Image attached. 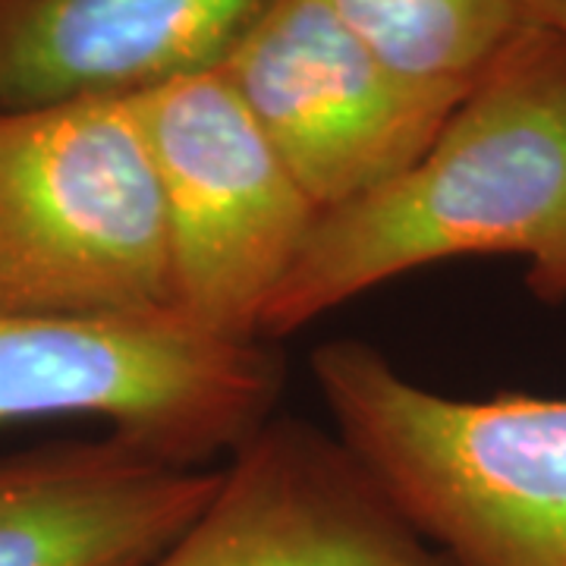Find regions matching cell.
I'll return each instance as SVG.
<instances>
[{
    "label": "cell",
    "instance_id": "7",
    "mask_svg": "<svg viewBox=\"0 0 566 566\" xmlns=\"http://www.w3.org/2000/svg\"><path fill=\"white\" fill-rule=\"evenodd\" d=\"M142 566H441L344 450L264 422L221 465L205 510Z\"/></svg>",
    "mask_w": 566,
    "mask_h": 566
},
{
    "label": "cell",
    "instance_id": "11",
    "mask_svg": "<svg viewBox=\"0 0 566 566\" xmlns=\"http://www.w3.org/2000/svg\"><path fill=\"white\" fill-rule=\"evenodd\" d=\"M526 7L528 20L547 32L566 39V0H520Z\"/></svg>",
    "mask_w": 566,
    "mask_h": 566
},
{
    "label": "cell",
    "instance_id": "9",
    "mask_svg": "<svg viewBox=\"0 0 566 566\" xmlns=\"http://www.w3.org/2000/svg\"><path fill=\"white\" fill-rule=\"evenodd\" d=\"M268 0H0V111L133 98L218 66Z\"/></svg>",
    "mask_w": 566,
    "mask_h": 566
},
{
    "label": "cell",
    "instance_id": "4",
    "mask_svg": "<svg viewBox=\"0 0 566 566\" xmlns=\"http://www.w3.org/2000/svg\"><path fill=\"white\" fill-rule=\"evenodd\" d=\"M281 394L264 344H227L180 318H76L0 308V424L102 419L170 463L233 453Z\"/></svg>",
    "mask_w": 566,
    "mask_h": 566
},
{
    "label": "cell",
    "instance_id": "2",
    "mask_svg": "<svg viewBox=\"0 0 566 566\" xmlns=\"http://www.w3.org/2000/svg\"><path fill=\"white\" fill-rule=\"evenodd\" d=\"M312 378L346 453L453 566H566V397H447L359 340L318 346Z\"/></svg>",
    "mask_w": 566,
    "mask_h": 566
},
{
    "label": "cell",
    "instance_id": "8",
    "mask_svg": "<svg viewBox=\"0 0 566 566\" xmlns=\"http://www.w3.org/2000/svg\"><path fill=\"white\" fill-rule=\"evenodd\" d=\"M221 469L123 438L0 460V566H142L189 526Z\"/></svg>",
    "mask_w": 566,
    "mask_h": 566
},
{
    "label": "cell",
    "instance_id": "1",
    "mask_svg": "<svg viewBox=\"0 0 566 566\" xmlns=\"http://www.w3.org/2000/svg\"><path fill=\"white\" fill-rule=\"evenodd\" d=\"M465 255L523 259L542 300H566V39L542 25L513 41L400 177L318 214L264 308L262 340Z\"/></svg>",
    "mask_w": 566,
    "mask_h": 566
},
{
    "label": "cell",
    "instance_id": "5",
    "mask_svg": "<svg viewBox=\"0 0 566 566\" xmlns=\"http://www.w3.org/2000/svg\"><path fill=\"white\" fill-rule=\"evenodd\" d=\"M129 104L161 186L177 318L227 344H264V308L318 208L218 66Z\"/></svg>",
    "mask_w": 566,
    "mask_h": 566
},
{
    "label": "cell",
    "instance_id": "3",
    "mask_svg": "<svg viewBox=\"0 0 566 566\" xmlns=\"http://www.w3.org/2000/svg\"><path fill=\"white\" fill-rule=\"evenodd\" d=\"M0 308L177 318L161 186L129 98L0 111Z\"/></svg>",
    "mask_w": 566,
    "mask_h": 566
},
{
    "label": "cell",
    "instance_id": "6",
    "mask_svg": "<svg viewBox=\"0 0 566 566\" xmlns=\"http://www.w3.org/2000/svg\"><path fill=\"white\" fill-rule=\"evenodd\" d=\"M218 73L318 214L400 177L460 104L390 73L327 0H268Z\"/></svg>",
    "mask_w": 566,
    "mask_h": 566
},
{
    "label": "cell",
    "instance_id": "10",
    "mask_svg": "<svg viewBox=\"0 0 566 566\" xmlns=\"http://www.w3.org/2000/svg\"><path fill=\"white\" fill-rule=\"evenodd\" d=\"M400 80L463 102L535 22L520 0H327Z\"/></svg>",
    "mask_w": 566,
    "mask_h": 566
}]
</instances>
